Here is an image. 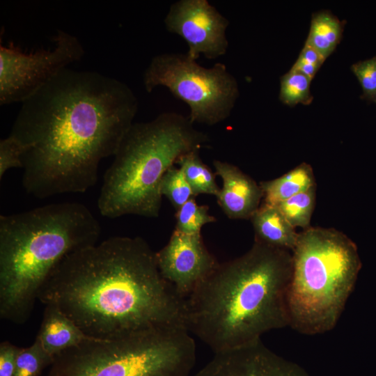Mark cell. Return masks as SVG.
I'll list each match as a JSON object with an SVG mask.
<instances>
[{
    "label": "cell",
    "instance_id": "obj_1",
    "mask_svg": "<svg viewBox=\"0 0 376 376\" xmlns=\"http://www.w3.org/2000/svg\"><path fill=\"white\" fill-rule=\"evenodd\" d=\"M139 102L124 82L68 68L22 102L10 135L23 146L22 183L33 196L84 193L113 156Z\"/></svg>",
    "mask_w": 376,
    "mask_h": 376
},
{
    "label": "cell",
    "instance_id": "obj_2",
    "mask_svg": "<svg viewBox=\"0 0 376 376\" xmlns=\"http://www.w3.org/2000/svg\"><path fill=\"white\" fill-rule=\"evenodd\" d=\"M38 299L88 336L111 339L156 327H185V299L163 279L140 237L116 236L67 255Z\"/></svg>",
    "mask_w": 376,
    "mask_h": 376
},
{
    "label": "cell",
    "instance_id": "obj_3",
    "mask_svg": "<svg viewBox=\"0 0 376 376\" xmlns=\"http://www.w3.org/2000/svg\"><path fill=\"white\" fill-rule=\"evenodd\" d=\"M292 252L254 241L219 263L185 299V327L214 353L244 347L289 326Z\"/></svg>",
    "mask_w": 376,
    "mask_h": 376
},
{
    "label": "cell",
    "instance_id": "obj_4",
    "mask_svg": "<svg viewBox=\"0 0 376 376\" xmlns=\"http://www.w3.org/2000/svg\"><path fill=\"white\" fill-rule=\"evenodd\" d=\"M100 231L89 209L75 202L1 215V318L26 322L56 267L69 253L97 244Z\"/></svg>",
    "mask_w": 376,
    "mask_h": 376
},
{
    "label": "cell",
    "instance_id": "obj_5",
    "mask_svg": "<svg viewBox=\"0 0 376 376\" xmlns=\"http://www.w3.org/2000/svg\"><path fill=\"white\" fill-rule=\"evenodd\" d=\"M188 116L164 112L148 122L134 123L123 136L103 178L97 207L102 216L156 218L162 179L185 154L200 150L208 135Z\"/></svg>",
    "mask_w": 376,
    "mask_h": 376
},
{
    "label": "cell",
    "instance_id": "obj_6",
    "mask_svg": "<svg viewBox=\"0 0 376 376\" xmlns=\"http://www.w3.org/2000/svg\"><path fill=\"white\" fill-rule=\"evenodd\" d=\"M292 258L289 327L306 335L331 331L361 267L357 245L334 228L309 227L299 233Z\"/></svg>",
    "mask_w": 376,
    "mask_h": 376
},
{
    "label": "cell",
    "instance_id": "obj_7",
    "mask_svg": "<svg viewBox=\"0 0 376 376\" xmlns=\"http://www.w3.org/2000/svg\"><path fill=\"white\" fill-rule=\"evenodd\" d=\"M194 340L182 327H156L95 339L55 359L47 376H191Z\"/></svg>",
    "mask_w": 376,
    "mask_h": 376
},
{
    "label": "cell",
    "instance_id": "obj_8",
    "mask_svg": "<svg viewBox=\"0 0 376 376\" xmlns=\"http://www.w3.org/2000/svg\"><path fill=\"white\" fill-rule=\"evenodd\" d=\"M146 91L166 87L189 108L190 121L212 126L227 119L240 96L235 77L225 64L201 66L187 54L162 53L150 61L143 76Z\"/></svg>",
    "mask_w": 376,
    "mask_h": 376
},
{
    "label": "cell",
    "instance_id": "obj_9",
    "mask_svg": "<svg viewBox=\"0 0 376 376\" xmlns=\"http://www.w3.org/2000/svg\"><path fill=\"white\" fill-rule=\"evenodd\" d=\"M54 47L26 53L13 43L0 46V103L22 102L84 54L78 38L58 30Z\"/></svg>",
    "mask_w": 376,
    "mask_h": 376
},
{
    "label": "cell",
    "instance_id": "obj_10",
    "mask_svg": "<svg viewBox=\"0 0 376 376\" xmlns=\"http://www.w3.org/2000/svg\"><path fill=\"white\" fill-rule=\"evenodd\" d=\"M166 30L187 43L186 54L196 61L225 55L228 48L226 30L229 21L207 0H178L173 3L164 19Z\"/></svg>",
    "mask_w": 376,
    "mask_h": 376
},
{
    "label": "cell",
    "instance_id": "obj_11",
    "mask_svg": "<svg viewBox=\"0 0 376 376\" xmlns=\"http://www.w3.org/2000/svg\"><path fill=\"white\" fill-rule=\"evenodd\" d=\"M156 260L163 279L185 299L219 263L206 248L201 235H188L177 230L156 252Z\"/></svg>",
    "mask_w": 376,
    "mask_h": 376
},
{
    "label": "cell",
    "instance_id": "obj_12",
    "mask_svg": "<svg viewBox=\"0 0 376 376\" xmlns=\"http://www.w3.org/2000/svg\"><path fill=\"white\" fill-rule=\"evenodd\" d=\"M191 376H310L298 364L279 356L261 340L221 352Z\"/></svg>",
    "mask_w": 376,
    "mask_h": 376
},
{
    "label": "cell",
    "instance_id": "obj_13",
    "mask_svg": "<svg viewBox=\"0 0 376 376\" xmlns=\"http://www.w3.org/2000/svg\"><path fill=\"white\" fill-rule=\"evenodd\" d=\"M213 165L223 182L217 196L223 212L230 219H250L263 198L260 185L232 164L214 160Z\"/></svg>",
    "mask_w": 376,
    "mask_h": 376
},
{
    "label": "cell",
    "instance_id": "obj_14",
    "mask_svg": "<svg viewBox=\"0 0 376 376\" xmlns=\"http://www.w3.org/2000/svg\"><path fill=\"white\" fill-rule=\"evenodd\" d=\"M54 359L83 343L98 339L86 334L58 308L47 305L36 338Z\"/></svg>",
    "mask_w": 376,
    "mask_h": 376
},
{
    "label": "cell",
    "instance_id": "obj_15",
    "mask_svg": "<svg viewBox=\"0 0 376 376\" xmlns=\"http://www.w3.org/2000/svg\"><path fill=\"white\" fill-rule=\"evenodd\" d=\"M254 232V241L292 252L299 233L283 215L276 205L263 203L250 218Z\"/></svg>",
    "mask_w": 376,
    "mask_h": 376
},
{
    "label": "cell",
    "instance_id": "obj_16",
    "mask_svg": "<svg viewBox=\"0 0 376 376\" xmlns=\"http://www.w3.org/2000/svg\"><path fill=\"white\" fill-rule=\"evenodd\" d=\"M264 203L276 205L311 187L315 186L311 166L301 163L284 175L271 180L259 183Z\"/></svg>",
    "mask_w": 376,
    "mask_h": 376
},
{
    "label": "cell",
    "instance_id": "obj_17",
    "mask_svg": "<svg viewBox=\"0 0 376 376\" xmlns=\"http://www.w3.org/2000/svg\"><path fill=\"white\" fill-rule=\"evenodd\" d=\"M343 28L344 21L329 10L313 13L305 45L313 48L326 60L339 44Z\"/></svg>",
    "mask_w": 376,
    "mask_h": 376
},
{
    "label": "cell",
    "instance_id": "obj_18",
    "mask_svg": "<svg viewBox=\"0 0 376 376\" xmlns=\"http://www.w3.org/2000/svg\"><path fill=\"white\" fill-rule=\"evenodd\" d=\"M182 171L195 196L199 194L218 196L220 188L215 175L199 157V150H194L181 156L176 164Z\"/></svg>",
    "mask_w": 376,
    "mask_h": 376
},
{
    "label": "cell",
    "instance_id": "obj_19",
    "mask_svg": "<svg viewBox=\"0 0 376 376\" xmlns=\"http://www.w3.org/2000/svg\"><path fill=\"white\" fill-rule=\"evenodd\" d=\"M315 200V186L301 192L276 206L294 227L309 228Z\"/></svg>",
    "mask_w": 376,
    "mask_h": 376
},
{
    "label": "cell",
    "instance_id": "obj_20",
    "mask_svg": "<svg viewBox=\"0 0 376 376\" xmlns=\"http://www.w3.org/2000/svg\"><path fill=\"white\" fill-rule=\"evenodd\" d=\"M312 79L300 72L291 70L281 77L279 99L285 104H309L313 100L310 91Z\"/></svg>",
    "mask_w": 376,
    "mask_h": 376
},
{
    "label": "cell",
    "instance_id": "obj_21",
    "mask_svg": "<svg viewBox=\"0 0 376 376\" xmlns=\"http://www.w3.org/2000/svg\"><path fill=\"white\" fill-rule=\"evenodd\" d=\"M207 205H199L192 198L175 212V228L181 233L188 235H201L202 227L216 221V218L209 214Z\"/></svg>",
    "mask_w": 376,
    "mask_h": 376
},
{
    "label": "cell",
    "instance_id": "obj_22",
    "mask_svg": "<svg viewBox=\"0 0 376 376\" xmlns=\"http://www.w3.org/2000/svg\"><path fill=\"white\" fill-rule=\"evenodd\" d=\"M160 191L177 210L186 202L196 196L187 182L182 171L175 166L171 167L163 176Z\"/></svg>",
    "mask_w": 376,
    "mask_h": 376
},
{
    "label": "cell",
    "instance_id": "obj_23",
    "mask_svg": "<svg viewBox=\"0 0 376 376\" xmlns=\"http://www.w3.org/2000/svg\"><path fill=\"white\" fill-rule=\"evenodd\" d=\"M54 361V359L36 339L31 346L20 349L17 358L15 376H38Z\"/></svg>",
    "mask_w": 376,
    "mask_h": 376
},
{
    "label": "cell",
    "instance_id": "obj_24",
    "mask_svg": "<svg viewBox=\"0 0 376 376\" xmlns=\"http://www.w3.org/2000/svg\"><path fill=\"white\" fill-rule=\"evenodd\" d=\"M363 91L362 99L376 103V55L351 66Z\"/></svg>",
    "mask_w": 376,
    "mask_h": 376
},
{
    "label": "cell",
    "instance_id": "obj_25",
    "mask_svg": "<svg viewBox=\"0 0 376 376\" xmlns=\"http://www.w3.org/2000/svg\"><path fill=\"white\" fill-rule=\"evenodd\" d=\"M24 149L22 143L9 134L0 141V178L12 168L22 169Z\"/></svg>",
    "mask_w": 376,
    "mask_h": 376
},
{
    "label": "cell",
    "instance_id": "obj_26",
    "mask_svg": "<svg viewBox=\"0 0 376 376\" xmlns=\"http://www.w3.org/2000/svg\"><path fill=\"white\" fill-rule=\"evenodd\" d=\"M324 61L316 50L304 45L291 70L300 72L313 79Z\"/></svg>",
    "mask_w": 376,
    "mask_h": 376
},
{
    "label": "cell",
    "instance_id": "obj_27",
    "mask_svg": "<svg viewBox=\"0 0 376 376\" xmlns=\"http://www.w3.org/2000/svg\"><path fill=\"white\" fill-rule=\"evenodd\" d=\"M21 347L8 341L0 345V376H15L16 361Z\"/></svg>",
    "mask_w": 376,
    "mask_h": 376
}]
</instances>
